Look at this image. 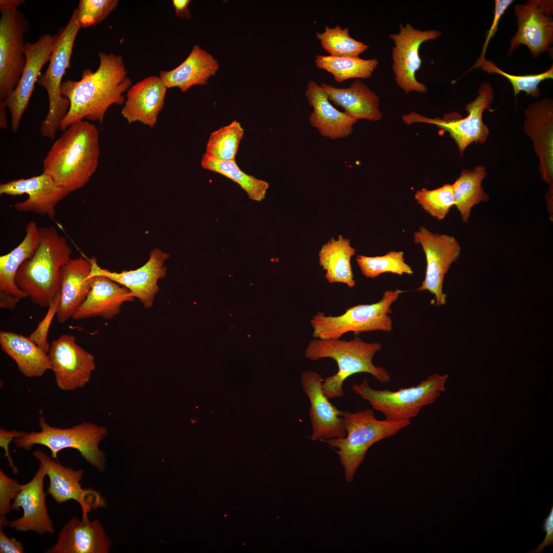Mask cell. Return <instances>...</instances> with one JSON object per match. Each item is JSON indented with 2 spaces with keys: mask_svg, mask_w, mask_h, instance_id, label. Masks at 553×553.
Wrapping results in <instances>:
<instances>
[{
  "mask_svg": "<svg viewBox=\"0 0 553 553\" xmlns=\"http://www.w3.org/2000/svg\"><path fill=\"white\" fill-rule=\"evenodd\" d=\"M200 164L203 168L219 173L238 183L250 199L260 201L265 198L269 184L244 173L239 168L235 160H219L204 153Z\"/></svg>",
  "mask_w": 553,
  "mask_h": 553,
  "instance_id": "obj_35",
  "label": "cell"
},
{
  "mask_svg": "<svg viewBox=\"0 0 553 553\" xmlns=\"http://www.w3.org/2000/svg\"><path fill=\"white\" fill-rule=\"evenodd\" d=\"M100 153L96 126L87 121L71 124L43 160L42 173L69 193L83 187L96 171Z\"/></svg>",
  "mask_w": 553,
  "mask_h": 553,
  "instance_id": "obj_2",
  "label": "cell"
},
{
  "mask_svg": "<svg viewBox=\"0 0 553 553\" xmlns=\"http://www.w3.org/2000/svg\"><path fill=\"white\" fill-rule=\"evenodd\" d=\"M513 0H496L495 1V9L494 19L490 29L486 33L485 41L483 45L482 52L479 59L485 58L484 55L487 47L488 42L491 38L494 37L498 29V25L500 18L504 13L508 7L513 3Z\"/></svg>",
  "mask_w": 553,
  "mask_h": 553,
  "instance_id": "obj_44",
  "label": "cell"
},
{
  "mask_svg": "<svg viewBox=\"0 0 553 553\" xmlns=\"http://www.w3.org/2000/svg\"><path fill=\"white\" fill-rule=\"evenodd\" d=\"M524 129L533 140L540 160L542 179L549 185L546 197H553L552 100L544 98L531 104L525 111Z\"/></svg>",
  "mask_w": 553,
  "mask_h": 553,
  "instance_id": "obj_22",
  "label": "cell"
},
{
  "mask_svg": "<svg viewBox=\"0 0 553 553\" xmlns=\"http://www.w3.org/2000/svg\"><path fill=\"white\" fill-rule=\"evenodd\" d=\"M244 131L241 124L234 120L211 133L205 153L219 160H233L238 152Z\"/></svg>",
  "mask_w": 553,
  "mask_h": 553,
  "instance_id": "obj_36",
  "label": "cell"
},
{
  "mask_svg": "<svg viewBox=\"0 0 553 553\" xmlns=\"http://www.w3.org/2000/svg\"><path fill=\"white\" fill-rule=\"evenodd\" d=\"M381 348L380 343L365 342L358 336L350 341L315 338L307 345L305 356L314 361L330 358L336 362L337 372L323 379L322 384L324 393L331 399L343 396L344 382L356 373H369L383 384L391 380L390 374L385 368L376 366L372 362L375 354Z\"/></svg>",
  "mask_w": 553,
  "mask_h": 553,
  "instance_id": "obj_4",
  "label": "cell"
},
{
  "mask_svg": "<svg viewBox=\"0 0 553 553\" xmlns=\"http://www.w3.org/2000/svg\"><path fill=\"white\" fill-rule=\"evenodd\" d=\"M33 456L39 462L45 474L49 479L47 494L50 495L58 504L74 500L79 503L82 512V518H88L92 509L105 505L100 494L91 488L84 489L80 483L83 472L61 465L41 450H36Z\"/></svg>",
  "mask_w": 553,
  "mask_h": 553,
  "instance_id": "obj_16",
  "label": "cell"
},
{
  "mask_svg": "<svg viewBox=\"0 0 553 553\" xmlns=\"http://www.w3.org/2000/svg\"><path fill=\"white\" fill-rule=\"evenodd\" d=\"M112 545L98 520L71 518L58 534L55 544L47 553H108Z\"/></svg>",
  "mask_w": 553,
  "mask_h": 553,
  "instance_id": "obj_23",
  "label": "cell"
},
{
  "mask_svg": "<svg viewBox=\"0 0 553 553\" xmlns=\"http://www.w3.org/2000/svg\"><path fill=\"white\" fill-rule=\"evenodd\" d=\"M315 65L331 73L334 80L342 82L351 78H369L378 65L376 59H365L359 57H337L317 55Z\"/></svg>",
  "mask_w": 553,
  "mask_h": 553,
  "instance_id": "obj_34",
  "label": "cell"
},
{
  "mask_svg": "<svg viewBox=\"0 0 553 553\" xmlns=\"http://www.w3.org/2000/svg\"><path fill=\"white\" fill-rule=\"evenodd\" d=\"M473 67L480 68L489 74H498L506 78L512 85L515 96L523 91L528 95L537 98L540 96L539 84L546 79L553 78L552 65L542 73L525 75H515L506 73L485 58H478Z\"/></svg>",
  "mask_w": 553,
  "mask_h": 553,
  "instance_id": "obj_39",
  "label": "cell"
},
{
  "mask_svg": "<svg viewBox=\"0 0 553 553\" xmlns=\"http://www.w3.org/2000/svg\"><path fill=\"white\" fill-rule=\"evenodd\" d=\"M0 552L23 553L24 549L22 543L15 538H9L0 527Z\"/></svg>",
  "mask_w": 553,
  "mask_h": 553,
  "instance_id": "obj_47",
  "label": "cell"
},
{
  "mask_svg": "<svg viewBox=\"0 0 553 553\" xmlns=\"http://www.w3.org/2000/svg\"><path fill=\"white\" fill-rule=\"evenodd\" d=\"M69 194L58 186L49 175L44 173L0 184L1 195H28L25 201L13 204L14 209L19 211L46 215L50 218H54L55 215L57 204Z\"/></svg>",
  "mask_w": 553,
  "mask_h": 553,
  "instance_id": "obj_20",
  "label": "cell"
},
{
  "mask_svg": "<svg viewBox=\"0 0 553 553\" xmlns=\"http://www.w3.org/2000/svg\"><path fill=\"white\" fill-rule=\"evenodd\" d=\"M343 417L346 431L345 437L322 441L328 443L337 454L348 483L353 481L371 446L394 436L411 423V420H378L374 412L370 409L354 413L344 411Z\"/></svg>",
  "mask_w": 553,
  "mask_h": 553,
  "instance_id": "obj_5",
  "label": "cell"
},
{
  "mask_svg": "<svg viewBox=\"0 0 553 553\" xmlns=\"http://www.w3.org/2000/svg\"><path fill=\"white\" fill-rule=\"evenodd\" d=\"M357 263L361 273L367 278H375L385 272L398 275L412 274L411 267L405 262L403 252L391 251L381 256L367 257L358 255Z\"/></svg>",
  "mask_w": 553,
  "mask_h": 553,
  "instance_id": "obj_38",
  "label": "cell"
},
{
  "mask_svg": "<svg viewBox=\"0 0 553 553\" xmlns=\"http://www.w3.org/2000/svg\"><path fill=\"white\" fill-rule=\"evenodd\" d=\"M91 263L88 258L71 259L61 269L60 299L56 313L57 321L64 323L72 318L86 300L93 277L90 278Z\"/></svg>",
  "mask_w": 553,
  "mask_h": 553,
  "instance_id": "obj_26",
  "label": "cell"
},
{
  "mask_svg": "<svg viewBox=\"0 0 553 553\" xmlns=\"http://www.w3.org/2000/svg\"><path fill=\"white\" fill-rule=\"evenodd\" d=\"M413 237L414 242L422 247L427 261L424 280L416 290L429 291L434 295L436 306L444 305L446 297L443 291L444 276L452 264L458 259L461 246L453 236L433 233L422 226Z\"/></svg>",
  "mask_w": 553,
  "mask_h": 553,
  "instance_id": "obj_12",
  "label": "cell"
},
{
  "mask_svg": "<svg viewBox=\"0 0 553 553\" xmlns=\"http://www.w3.org/2000/svg\"><path fill=\"white\" fill-rule=\"evenodd\" d=\"M350 239L339 235L324 244L318 252L319 265L326 271L325 278L330 283H342L350 288L355 285L351 265V258L355 249L350 246Z\"/></svg>",
  "mask_w": 553,
  "mask_h": 553,
  "instance_id": "obj_32",
  "label": "cell"
},
{
  "mask_svg": "<svg viewBox=\"0 0 553 553\" xmlns=\"http://www.w3.org/2000/svg\"><path fill=\"white\" fill-rule=\"evenodd\" d=\"M494 98L492 87L484 81L479 86L477 97L465 106L467 116L464 118H453L447 115L442 118H430L411 112L403 115L402 119L408 125L416 122L430 123L448 132L454 139L462 155L472 143H483L486 141L489 129L483 123L482 115L485 110L491 111L490 107Z\"/></svg>",
  "mask_w": 553,
  "mask_h": 553,
  "instance_id": "obj_11",
  "label": "cell"
},
{
  "mask_svg": "<svg viewBox=\"0 0 553 553\" xmlns=\"http://www.w3.org/2000/svg\"><path fill=\"white\" fill-rule=\"evenodd\" d=\"M118 3L117 0H80L77 8L80 27L99 24L117 7Z\"/></svg>",
  "mask_w": 553,
  "mask_h": 553,
  "instance_id": "obj_41",
  "label": "cell"
},
{
  "mask_svg": "<svg viewBox=\"0 0 553 553\" xmlns=\"http://www.w3.org/2000/svg\"><path fill=\"white\" fill-rule=\"evenodd\" d=\"M2 351L15 362L19 372L27 377L42 376L51 370L48 354L29 337L11 331H0Z\"/></svg>",
  "mask_w": 553,
  "mask_h": 553,
  "instance_id": "obj_30",
  "label": "cell"
},
{
  "mask_svg": "<svg viewBox=\"0 0 553 553\" xmlns=\"http://www.w3.org/2000/svg\"><path fill=\"white\" fill-rule=\"evenodd\" d=\"M402 292L398 289L386 290L378 302L351 307L338 316H327L318 312L310 320L313 335L315 338L336 339L349 332L355 336L373 331L390 332L391 306Z\"/></svg>",
  "mask_w": 553,
  "mask_h": 553,
  "instance_id": "obj_9",
  "label": "cell"
},
{
  "mask_svg": "<svg viewBox=\"0 0 553 553\" xmlns=\"http://www.w3.org/2000/svg\"><path fill=\"white\" fill-rule=\"evenodd\" d=\"M80 28L76 8L58 33L48 67L37 80V83L46 90L49 100L48 111L40 127V134L44 138L54 139L60 123L70 108L69 100L61 95L60 90L63 76L70 68L73 46Z\"/></svg>",
  "mask_w": 553,
  "mask_h": 553,
  "instance_id": "obj_8",
  "label": "cell"
},
{
  "mask_svg": "<svg viewBox=\"0 0 553 553\" xmlns=\"http://www.w3.org/2000/svg\"><path fill=\"white\" fill-rule=\"evenodd\" d=\"M172 5L174 8L176 15L184 19H190L189 5L190 0H173Z\"/></svg>",
  "mask_w": 553,
  "mask_h": 553,
  "instance_id": "obj_48",
  "label": "cell"
},
{
  "mask_svg": "<svg viewBox=\"0 0 553 553\" xmlns=\"http://www.w3.org/2000/svg\"><path fill=\"white\" fill-rule=\"evenodd\" d=\"M6 109L3 100H0V128L6 129L8 127Z\"/></svg>",
  "mask_w": 553,
  "mask_h": 553,
  "instance_id": "obj_50",
  "label": "cell"
},
{
  "mask_svg": "<svg viewBox=\"0 0 553 553\" xmlns=\"http://www.w3.org/2000/svg\"><path fill=\"white\" fill-rule=\"evenodd\" d=\"M45 473L39 464L32 479L22 484L21 488L11 504L14 511H23L22 516L9 523L10 528L18 531H33L39 535L53 534L54 528L46 504L47 494L44 490Z\"/></svg>",
  "mask_w": 553,
  "mask_h": 553,
  "instance_id": "obj_21",
  "label": "cell"
},
{
  "mask_svg": "<svg viewBox=\"0 0 553 553\" xmlns=\"http://www.w3.org/2000/svg\"><path fill=\"white\" fill-rule=\"evenodd\" d=\"M323 379L316 372L307 370L302 372L301 384L303 392L309 398V416L313 441H323L343 438L346 435L343 411L337 409L322 390Z\"/></svg>",
  "mask_w": 553,
  "mask_h": 553,
  "instance_id": "obj_19",
  "label": "cell"
},
{
  "mask_svg": "<svg viewBox=\"0 0 553 553\" xmlns=\"http://www.w3.org/2000/svg\"><path fill=\"white\" fill-rule=\"evenodd\" d=\"M98 56L96 71L85 69L79 80L62 82L61 94L69 100L70 108L60 123V130L64 131L84 119L102 122L111 105L125 102L124 93L132 86V80L122 56L102 52Z\"/></svg>",
  "mask_w": 553,
  "mask_h": 553,
  "instance_id": "obj_1",
  "label": "cell"
},
{
  "mask_svg": "<svg viewBox=\"0 0 553 553\" xmlns=\"http://www.w3.org/2000/svg\"><path fill=\"white\" fill-rule=\"evenodd\" d=\"M20 299L4 291L0 290V307L10 310H14Z\"/></svg>",
  "mask_w": 553,
  "mask_h": 553,
  "instance_id": "obj_49",
  "label": "cell"
},
{
  "mask_svg": "<svg viewBox=\"0 0 553 553\" xmlns=\"http://www.w3.org/2000/svg\"><path fill=\"white\" fill-rule=\"evenodd\" d=\"M320 86L329 100L341 107L345 113L357 121H377L381 119L378 96L361 81L356 79L348 88H337L326 83Z\"/></svg>",
  "mask_w": 553,
  "mask_h": 553,
  "instance_id": "obj_29",
  "label": "cell"
},
{
  "mask_svg": "<svg viewBox=\"0 0 553 553\" xmlns=\"http://www.w3.org/2000/svg\"><path fill=\"white\" fill-rule=\"evenodd\" d=\"M60 299V291L49 306L48 312L39 323L35 331L29 336L38 347L48 354L50 345L47 341L48 332L55 314H56Z\"/></svg>",
  "mask_w": 553,
  "mask_h": 553,
  "instance_id": "obj_43",
  "label": "cell"
},
{
  "mask_svg": "<svg viewBox=\"0 0 553 553\" xmlns=\"http://www.w3.org/2000/svg\"><path fill=\"white\" fill-rule=\"evenodd\" d=\"M441 33L435 30L422 31L414 28L412 25L399 24V31L389 35L393 40L392 70L397 84L407 94L412 91L424 93L427 87L418 81L416 73L421 67L419 55L421 45L428 40H435Z\"/></svg>",
  "mask_w": 553,
  "mask_h": 553,
  "instance_id": "obj_14",
  "label": "cell"
},
{
  "mask_svg": "<svg viewBox=\"0 0 553 553\" xmlns=\"http://www.w3.org/2000/svg\"><path fill=\"white\" fill-rule=\"evenodd\" d=\"M39 240V230L36 222H29L26 225V233L22 241L10 252L0 257V290L20 299L28 297L17 287L15 276L23 263L35 251Z\"/></svg>",
  "mask_w": 553,
  "mask_h": 553,
  "instance_id": "obj_31",
  "label": "cell"
},
{
  "mask_svg": "<svg viewBox=\"0 0 553 553\" xmlns=\"http://www.w3.org/2000/svg\"><path fill=\"white\" fill-rule=\"evenodd\" d=\"M48 355L56 385L61 390L84 387L95 368L93 355L78 345L72 335L63 334L53 341Z\"/></svg>",
  "mask_w": 553,
  "mask_h": 553,
  "instance_id": "obj_15",
  "label": "cell"
},
{
  "mask_svg": "<svg viewBox=\"0 0 553 553\" xmlns=\"http://www.w3.org/2000/svg\"><path fill=\"white\" fill-rule=\"evenodd\" d=\"M39 230L38 246L19 268L15 283L34 304L45 308L60 291L61 269L71 259L72 250L53 226Z\"/></svg>",
  "mask_w": 553,
  "mask_h": 553,
  "instance_id": "obj_3",
  "label": "cell"
},
{
  "mask_svg": "<svg viewBox=\"0 0 553 553\" xmlns=\"http://www.w3.org/2000/svg\"><path fill=\"white\" fill-rule=\"evenodd\" d=\"M305 96L313 108L309 122L322 136L336 140L348 137L352 133L357 120L334 108L327 94L316 82H308Z\"/></svg>",
  "mask_w": 553,
  "mask_h": 553,
  "instance_id": "obj_25",
  "label": "cell"
},
{
  "mask_svg": "<svg viewBox=\"0 0 553 553\" xmlns=\"http://www.w3.org/2000/svg\"><path fill=\"white\" fill-rule=\"evenodd\" d=\"M486 176V167L477 165L472 170H463L452 184L455 205L464 222H468L471 209L475 205L489 201V196L482 185Z\"/></svg>",
  "mask_w": 553,
  "mask_h": 553,
  "instance_id": "obj_33",
  "label": "cell"
},
{
  "mask_svg": "<svg viewBox=\"0 0 553 553\" xmlns=\"http://www.w3.org/2000/svg\"><path fill=\"white\" fill-rule=\"evenodd\" d=\"M167 88L158 76H150L131 86L121 111L129 124L139 122L153 127L163 108Z\"/></svg>",
  "mask_w": 553,
  "mask_h": 553,
  "instance_id": "obj_24",
  "label": "cell"
},
{
  "mask_svg": "<svg viewBox=\"0 0 553 553\" xmlns=\"http://www.w3.org/2000/svg\"><path fill=\"white\" fill-rule=\"evenodd\" d=\"M448 374H433L415 386L396 391L375 390L365 378L360 384L354 383L351 389L367 400L373 408L392 421L411 420L424 406L432 404L445 391Z\"/></svg>",
  "mask_w": 553,
  "mask_h": 553,
  "instance_id": "obj_7",
  "label": "cell"
},
{
  "mask_svg": "<svg viewBox=\"0 0 553 553\" xmlns=\"http://www.w3.org/2000/svg\"><path fill=\"white\" fill-rule=\"evenodd\" d=\"M22 484L7 476L0 470V527L9 524L6 515L12 509L11 501H13L20 490Z\"/></svg>",
  "mask_w": 553,
  "mask_h": 553,
  "instance_id": "obj_42",
  "label": "cell"
},
{
  "mask_svg": "<svg viewBox=\"0 0 553 553\" xmlns=\"http://www.w3.org/2000/svg\"><path fill=\"white\" fill-rule=\"evenodd\" d=\"M322 47L330 54L337 57H359L369 46L351 37L347 28L337 25L333 28L325 26L323 32L316 33Z\"/></svg>",
  "mask_w": 553,
  "mask_h": 553,
  "instance_id": "obj_37",
  "label": "cell"
},
{
  "mask_svg": "<svg viewBox=\"0 0 553 553\" xmlns=\"http://www.w3.org/2000/svg\"><path fill=\"white\" fill-rule=\"evenodd\" d=\"M219 68L213 56L194 45L184 61L170 71H161L159 77L167 89L176 87L185 92L194 86L206 84Z\"/></svg>",
  "mask_w": 553,
  "mask_h": 553,
  "instance_id": "obj_28",
  "label": "cell"
},
{
  "mask_svg": "<svg viewBox=\"0 0 553 553\" xmlns=\"http://www.w3.org/2000/svg\"><path fill=\"white\" fill-rule=\"evenodd\" d=\"M517 30L510 41L507 55L521 45L526 46L535 58L550 50L553 42V1L528 0L515 5Z\"/></svg>",
  "mask_w": 553,
  "mask_h": 553,
  "instance_id": "obj_13",
  "label": "cell"
},
{
  "mask_svg": "<svg viewBox=\"0 0 553 553\" xmlns=\"http://www.w3.org/2000/svg\"><path fill=\"white\" fill-rule=\"evenodd\" d=\"M24 431L16 430H7L2 428H0V447L5 451V456L7 458L9 466L11 467L13 474H18V469L15 465L9 451V446L10 442L13 439L20 436Z\"/></svg>",
  "mask_w": 553,
  "mask_h": 553,
  "instance_id": "obj_45",
  "label": "cell"
},
{
  "mask_svg": "<svg viewBox=\"0 0 553 553\" xmlns=\"http://www.w3.org/2000/svg\"><path fill=\"white\" fill-rule=\"evenodd\" d=\"M58 34L42 35L34 42H26V65L19 82L9 96L3 100L11 115L13 132L19 127L23 114L28 107L34 86L43 66L49 61Z\"/></svg>",
  "mask_w": 553,
  "mask_h": 553,
  "instance_id": "obj_17",
  "label": "cell"
},
{
  "mask_svg": "<svg viewBox=\"0 0 553 553\" xmlns=\"http://www.w3.org/2000/svg\"><path fill=\"white\" fill-rule=\"evenodd\" d=\"M169 254L160 249H153L147 262L140 268L124 270L121 272L111 271L100 267L95 258H90L92 270L89 278L102 275L125 287L134 298H137L144 307L149 308L154 304L155 295L159 291L158 281L166 274L165 261Z\"/></svg>",
  "mask_w": 553,
  "mask_h": 553,
  "instance_id": "obj_18",
  "label": "cell"
},
{
  "mask_svg": "<svg viewBox=\"0 0 553 553\" xmlns=\"http://www.w3.org/2000/svg\"><path fill=\"white\" fill-rule=\"evenodd\" d=\"M134 297L123 286L102 275L93 276L91 289L83 303L72 316L80 320L95 316L110 320L120 312L122 305Z\"/></svg>",
  "mask_w": 553,
  "mask_h": 553,
  "instance_id": "obj_27",
  "label": "cell"
},
{
  "mask_svg": "<svg viewBox=\"0 0 553 553\" xmlns=\"http://www.w3.org/2000/svg\"><path fill=\"white\" fill-rule=\"evenodd\" d=\"M414 198L425 211L438 220L443 219L455 205L452 186L449 183L432 190L422 188L416 192Z\"/></svg>",
  "mask_w": 553,
  "mask_h": 553,
  "instance_id": "obj_40",
  "label": "cell"
},
{
  "mask_svg": "<svg viewBox=\"0 0 553 553\" xmlns=\"http://www.w3.org/2000/svg\"><path fill=\"white\" fill-rule=\"evenodd\" d=\"M543 531L546 533L543 542L538 544L536 549L528 552L540 553L544 548L553 544V506L552 505L548 516L544 519L542 524Z\"/></svg>",
  "mask_w": 553,
  "mask_h": 553,
  "instance_id": "obj_46",
  "label": "cell"
},
{
  "mask_svg": "<svg viewBox=\"0 0 553 553\" xmlns=\"http://www.w3.org/2000/svg\"><path fill=\"white\" fill-rule=\"evenodd\" d=\"M39 432L24 431L13 442L16 449L29 451L35 444L47 447L51 457L57 460L58 453L63 449L77 450L89 463L103 472L105 469V453L100 450L99 443L108 434L106 428L91 422H82L70 428H60L50 426L41 414L39 418Z\"/></svg>",
  "mask_w": 553,
  "mask_h": 553,
  "instance_id": "obj_6",
  "label": "cell"
},
{
  "mask_svg": "<svg viewBox=\"0 0 553 553\" xmlns=\"http://www.w3.org/2000/svg\"><path fill=\"white\" fill-rule=\"evenodd\" d=\"M24 2L0 1V100L16 87L26 65L24 37L30 23L18 9Z\"/></svg>",
  "mask_w": 553,
  "mask_h": 553,
  "instance_id": "obj_10",
  "label": "cell"
}]
</instances>
